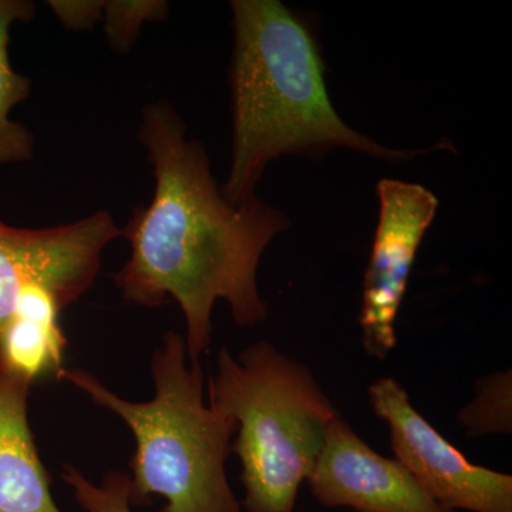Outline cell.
I'll return each mask as SVG.
<instances>
[{
    "mask_svg": "<svg viewBox=\"0 0 512 512\" xmlns=\"http://www.w3.org/2000/svg\"><path fill=\"white\" fill-rule=\"evenodd\" d=\"M138 140L146 147L156 190L121 228L130 258L114 275L124 301L160 308L180 305L191 362L210 348L212 309L225 301L239 328L265 322L258 288L265 249L289 227L284 212L258 198L232 204L215 183L200 141L168 101L141 111Z\"/></svg>",
    "mask_w": 512,
    "mask_h": 512,
    "instance_id": "1",
    "label": "cell"
},
{
    "mask_svg": "<svg viewBox=\"0 0 512 512\" xmlns=\"http://www.w3.org/2000/svg\"><path fill=\"white\" fill-rule=\"evenodd\" d=\"M231 62L232 160L225 198L255 197L265 168L285 154L316 156L332 148L382 160H409L345 123L325 82V63L311 30L276 0H234Z\"/></svg>",
    "mask_w": 512,
    "mask_h": 512,
    "instance_id": "2",
    "label": "cell"
},
{
    "mask_svg": "<svg viewBox=\"0 0 512 512\" xmlns=\"http://www.w3.org/2000/svg\"><path fill=\"white\" fill-rule=\"evenodd\" d=\"M56 377L133 433L131 504H147L158 495L165 500L161 512H244L225 470L237 423L205 404L204 372L188 357L183 335L165 333L154 350L156 394L148 402L123 399L89 370L63 367Z\"/></svg>",
    "mask_w": 512,
    "mask_h": 512,
    "instance_id": "3",
    "label": "cell"
},
{
    "mask_svg": "<svg viewBox=\"0 0 512 512\" xmlns=\"http://www.w3.org/2000/svg\"><path fill=\"white\" fill-rule=\"evenodd\" d=\"M208 402L237 423L232 451L241 463L248 512H293L338 410L308 367L268 342L217 355Z\"/></svg>",
    "mask_w": 512,
    "mask_h": 512,
    "instance_id": "4",
    "label": "cell"
},
{
    "mask_svg": "<svg viewBox=\"0 0 512 512\" xmlns=\"http://www.w3.org/2000/svg\"><path fill=\"white\" fill-rule=\"evenodd\" d=\"M119 237L121 228L107 211L47 228H18L0 220V346L30 286H47L64 308L73 305L92 288L103 252Z\"/></svg>",
    "mask_w": 512,
    "mask_h": 512,
    "instance_id": "5",
    "label": "cell"
},
{
    "mask_svg": "<svg viewBox=\"0 0 512 512\" xmlns=\"http://www.w3.org/2000/svg\"><path fill=\"white\" fill-rule=\"evenodd\" d=\"M373 410L386 421L396 460L446 510L512 512V477L470 463L410 402L393 377L369 387Z\"/></svg>",
    "mask_w": 512,
    "mask_h": 512,
    "instance_id": "6",
    "label": "cell"
},
{
    "mask_svg": "<svg viewBox=\"0 0 512 512\" xmlns=\"http://www.w3.org/2000/svg\"><path fill=\"white\" fill-rule=\"evenodd\" d=\"M380 211L363 285L360 328L369 355L386 359L396 348V318L427 228L439 208L433 192L417 184L382 180Z\"/></svg>",
    "mask_w": 512,
    "mask_h": 512,
    "instance_id": "7",
    "label": "cell"
},
{
    "mask_svg": "<svg viewBox=\"0 0 512 512\" xmlns=\"http://www.w3.org/2000/svg\"><path fill=\"white\" fill-rule=\"evenodd\" d=\"M318 503L356 512H454L431 500L396 460L377 454L340 414L308 477Z\"/></svg>",
    "mask_w": 512,
    "mask_h": 512,
    "instance_id": "8",
    "label": "cell"
},
{
    "mask_svg": "<svg viewBox=\"0 0 512 512\" xmlns=\"http://www.w3.org/2000/svg\"><path fill=\"white\" fill-rule=\"evenodd\" d=\"M30 387L0 370V512H62L33 439Z\"/></svg>",
    "mask_w": 512,
    "mask_h": 512,
    "instance_id": "9",
    "label": "cell"
},
{
    "mask_svg": "<svg viewBox=\"0 0 512 512\" xmlns=\"http://www.w3.org/2000/svg\"><path fill=\"white\" fill-rule=\"evenodd\" d=\"M62 301L52 289L30 286L20 299L0 346L2 370L29 383L63 369L67 339Z\"/></svg>",
    "mask_w": 512,
    "mask_h": 512,
    "instance_id": "10",
    "label": "cell"
},
{
    "mask_svg": "<svg viewBox=\"0 0 512 512\" xmlns=\"http://www.w3.org/2000/svg\"><path fill=\"white\" fill-rule=\"evenodd\" d=\"M36 6L30 0H0V165L25 163L35 153V136L10 111L28 99L32 82L16 72L10 63V29L15 23L35 18Z\"/></svg>",
    "mask_w": 512,
    "mask_h": 512,
    "instance_id": "11",
    "label": "cell"
},
{
    "mask_svg": "<svg viewBox=\"0 0 512 512\" xmlns=\"http://www.w3.org/2000/svg\"><path fill=\"white\" fill-rule=\"evenodd\" d=\"M512 373H494L478 384L476 399L461 410L458 421L468 436L510 434L512 429Z\"/></svg>",
    "mask_w": 512,
    "mask_h": 512,
    "instance_id": "12",
    "label": "cell"
},
{
    "mask_svg": "<svg viewBox=\"0 0 512 512\" xmlns=\"http://www.w3.org/2000/svg\"><path fill=\"white\" fill-rule=\"evenodd\" d=\"M165 0H103L104 32L116 53H128L147 22H161L168 16Z\"/></svg>",
    "mask_w": 512,
    "mask_h": 512,
    "instance_id": "13",
    "label": "cell"
},
{
    "mask_svg": "<svg viewBox=\"0 0 512 512\" xmlns=\"http://www.w3.org/2000/svg\"><path fill=\"white\" fill-rule=\"evenodd\" d=\"M62 478L73 491L74 500L86 512H134L130 500V477L111 471L100 483H93L79 468L66 464Z\"/></svg>",
    "mask_w": 512,
    "mask_h": 512,
    "instance_id": "14",
    "label": "cell"
},
{
    "mask_svg": "<svg viewBox=\"0 0 512 512\" xmlns=\"http://www.w3.org/2000/svg\"><path fill=\"white\" fill-rule=\"evenodd\" d=\"M63 28L72 32L93 29L103 15V0H50Z\"/></svg>",
    "mask_w": 512,
    "mask_h": 512,
    "instance_id": "15",
    "label": "cell"
}]
</instances>
